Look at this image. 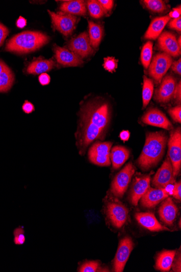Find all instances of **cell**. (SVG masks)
<instances>
[{"label":"cell","instance_id":"cell-1","mask_svg":"<svg viewBox=\"0 0 181 272\" xmlns=\"http://www.w3.org/2000/svg\"><path fill=\"white\" fill-rule=\"evenodd\" d=\"M111 117L108 103L101 101L90 102L83 107L81 114V130L80 145L83 149L104 135Z\"/></svg>","mask_w":181,"mask_h":272},{"label":"cell","instance_id":"cell-2","mask_svg":"<svg viewBox=\"0 0 181 272\" xmlns=\"http://www.w3.org/2000/svg\"><path fill=\"white\" fill-rule=\"evenodd\" d=\"M167 137L163 132L149 133L146 135L145 145L138 160V164L144 170L156 166L165 152Z\"/></svg>","mask_w":181,"mask_h":272},{"label":"cell","instance_id":"cell-3","mask_svg":"<svg viewBox=\"0 0 181 272\" xmlns=\"http://www.w3.org/2000/svg\"><path fill=\"white\" fill-rule=\"evenodd\" d=\"M49 39L44 33L25 31L16 35L8 41L6 50L20 54H28L46 45Z\"/></svg>","mask_w":181,"mask_h":272},{"label":"cell","instance_id":"cell-4","mask_svg":"<svg viewBox=\"0 0 181 272\" xmlns=\"http://www.w3.org/2000/svg\"><path fill=\"white\" fill-rule=\"evenodd\" d=\"M169 160L174 177L178 174L181 166V131L178 128L172 131L168 143Z\"/></svg>","mask_w":181,"mask_h":272},{"label":"cell","instance_id":"cell-5","mask_svg":"<svg viewBox=\"0 0 181 272\" xmlns=\"http://www.w3.org/2000/svg\"><path fill=\"white\" fill-rule=\"evenodd\" d=\"M49 14L51 22L54 28L66 37L70 36L75 29L77 21V17L71 14L59 12L55 13L49 10L47 11Z\"/></svg>","mask_w":181,"mask_h":272},{"label":"cell","instance_id":"cell-6","mask_svg":"<svg viewBox=\"0 0 181 272\" xmlns=\"http://www.w3.org/2000/svg\"><path fill=\"white\" fill-rule=\"evenodd\" d=\"M173 62L171 57L166 53L155 56L149 67V74L157 84H160Z\"/></svg>","mask_w":181,"mask_h":272},{"label":"cell","instance_id":"cell-7","mask_svg":"<svg viewBox=\"0 0 181 272\" xmlns=\"http://www.w3.org/2000/svg\"><path fill=\"white\" fill-rule=\"evenodd\" d=\"M135 172V168L130 163L118 173L112 184L111 191L114 196L118 198L123 197Z\"/></svg>","mask_w":181,"mask_h":272},{"label":"cell","instance_id":"cell-8","mask_svg":"<svg viewBox=\"0 0 181 272\" xmlns=\"http://www.w3.org/2000/svg\"><path fill=\"white\" fill-rule=\"evenodd\" d=\"M112 143H97L90 149L89 156L93 164L100 166H108L111 164L110 150Z\"/></svg>","mask_w":181,"mask_h":272},{"label":"cell","instance_id":"cell-9","mask_svg":"<svg viewBox=\"0 0 181 272\" xmlns=\"http://www.w3.org/2000/svg\"><path fill=\"white\" fill-rule=\"evenodd\" d=\"M68 48L81 58L89 57L93 53L91 46L89 34L84 32L79 36L71 40L68 44Z\"/></svg>","mask_w":181,"mask_h":272},{"label":"cell","instance_id":"cell-10","mask_svg":"<svg viewBox=\"0 0 181 272\" xmlns=\"http://www.w3.org/2000/svg\"><path fill=\"white\" fill-rule=\"evenodd\" d=\"M134 243L130 237H125L120 241L114 260V270L122 272L126 263L134 248Z\"/></svg>","mask_w":181,"mask_h":272},{"label":"cell","instance_id":"cell-11","mask_svg":"<svg viewBox=\"0 0 181 272\" xmlns=\"http://www.w3.org/2000/svg\"><path fill=\"white\" fill-rule=\"evenodd\" d=\"M175 183L173 170L169 158L163 163L152 180L153 186L157 188L165 189Z\"/></svg>","mask_w":181,"mask_h":272},{"label":"cell","instance_id":"cell-12","mask_svg":"<svg viewBox=\"0 0 181 272\" xmlns=\"http://www.w3.org/2000/svg\"><path fill=\"white\" fill-rule=\"evenodd\" d=\"M106 212L112 224L117 228H120L127 220L128 211L122 204L113 201L108 205Z\"/></svg>","mask_w":181,"mask_h":272},{"label":"cell","instance_id":"cell-13","mask_svg":"<svg viewBox=\"0 0 181 272\" xmlns=\"http://www.w3.org/2000/svg\"><path fill=\"white\" fill-rule=\"evenodd\" d=\"M158 47L171 57H176L180 55V47L173 33L169 32L163 33L158 40Z\"/></svg>","mask_w":181,"mask_h":272},{"label":"cell","instance_id":"cell-14","mask_svg":"<svg viewBox=\"0 0 181 272\" xmlns=\"http://www.w3.org/2000/svg\"><path fill=\"white\" fill-rule=\"evenodd\" d=\"M176 87L174 77L167 76L163 79L159 88L155 92L154 99L159 103H167L173 97Z\"/></svg>","mask_w":181,"mask_h":272},{"label":"cell","instance_id":"cell-15","mask_svg":"<svg viewBox=\"0 0 181 272\" xmlns=\"http://www.w3.org/2000/svg\"><path fill=\"white\" fill-rule=\"evenodd\" d=\"M144 124L167 130L172 129L171 122L162 112L156 108L150 109L145 114L142 119Z\"/></svg>","mask_w":181,"mask_h":272},{"label":"cell","instance_id":"cell-16","mask_svg":"<svg viewBox=\"0 0 181 272\" xmlns=\"http://www.w3.org/2000/svg\"><path fill=\"white\" fill-rule=\"evenodd\" d=\"M54 50L58 63L64 66H79L84 63L82 58L67 49L55 46Z\"/></svg>","mask_w":181,"mask_h":272},{"label":"cell","instance_id":"cell-17","mask_svg":"<svg viewBox=\"0 0 181 272\" xmlns=\"http://www.w3.org/2000/svg\"><path fill=\"white\" fill-rule=\"evenodd\" d=\"M150 188L149 175H142L136 178L131 192V202L137 206L139 200Z\"/></svg>","mask_w":181,"mask_h":272},{"label":"cell","instance_id":"cell-18","mask_svg":"<svg viewBox=\"0 0 181 272\" xmlns=\"http://www.w3.org/2000/svg\"><path fill=\"white\" fill-rule=\"evenodd\" d=\"M168 197L165 189L149 188L141 198V205L145 208H153Z\"/></svg>","mask_w":181,"mask_h":272},{"label":"cell","instance_id":"cell-19","mask_svg":"<svg viewBox=\"0 0 181 272\" xmlns=\"http://www.w3.org/2000/svg\"><path fill=\"white\" fill-rule=\"evenodd\" d=\"M135 217L140 224L151 232L170 231L168 228L161 225L152 213H137Z\"/></svg>","mask_w":181,"mask_h":272},{"label":"cell","instance_id":"cell-20","mask_svg":"<svg viewBox=\"0 0 181 272\" xmlns=\"http://www.w3.org/2000/svg\"><path fill=\"white\" fill-rule=\"evenodd\" d=\"M159 212L161 220L167 224L171 225L175 220L178 209L171 198H168L164 201Z\"/></svg>","mask_w":181,"mask_h":272},{"label":"cell","instance_id":"cell-21","mask_svg":"<svg viewBox=\"0 0 181 272\" xmlns=\"http://www.w3.org/2000/svg\"><path fill=\"white\" fill-rule=\"evenodd\" d=\"M170 19L169 15L159 17L154 19L145 34V39L156 40L160 36L164 28H165Z\"/></svg>","mask_w":181,"mask_h":272},{"label":"cell","instance_id":"cell-22","mask_svg":"<svg viewBox=\"0 0 181 272\" xmlns=\"http://www.w3.org/2000/svg\"><path fill=\"white\" fill-rule=\"evenodd\" d=\"M60 9L63 13L74 16H85L86 14V3L82 0L65 2L60 6Z\"/></svg>","mask_w":181,"mask_h":272},{"label":"cell","instance_id":"cell-23","mask_svg":"<svg viewBox=\"0 0 181 272\" xmlns=\"http://www.w3.org/2000/svg\"><path fill=\"white\" fill-rule=\"evenodd\" d=\"M55 66V63L53 59H39L30 64L27 69V73L32 75H41L49 72Z\"/></svg>","mask_w":181,"mask_h":272},{"label":"cell","instance_id":"cell-24","mask_svg":"<svg viewBox=\"0 0 181 272\" xmlns=\"http://www.w3.org/2000/svg\"><path fill=\"white\" fill-rule=\"evenodd\" d=\"M130 151L123 146H115L110 153V160L113 163V168L118 169L127 160Z\"/></svg>","mask_w":181,"mask_h":272},{"label":"cell","instance_id":"cell-25","mask_svg":"<svg viewBox=\"0 0 181 272\" xmlns=\"http://www.w3.org/2000/svg\"><path fill=\"white\" fill-rule=\"evenodd\" d=\"M176 251H165L159 254L156 262V268L162 271L170 270L173 264Z\"/></svg>","mask_w":181,"mask_h":272},{"label":"cell","instance_id":"cell-26","mask_svg":"<svg viewBox=\"0 0 181 272\" xmlns=\"http://www.w3.org/2000/svg\"><path fill=\"white\" fill-rule=\"evenodd\" d=\"M89 37L91 46L92 48L96 49L98 47L102 39L103 29L101 25L89 21Z\"/></svg>","mask_w":181,"mask_h":272},{"label":"cell","instance_id":"cell-27","mask_svg":"<svg viewBox=\"0 0 181 272\" xmlns=\"http://www.w3.org/2000/svg\"><path fill=\"white\" fill-rule=\"evenodd\" d=\"M14 81V74L8 66L2 73L0 74V93H6L9 91Z\"/></svg>","mask_w":181,"mask_h":272},{"label":"cell","instance_id":"cell-28","mask_svg":"<svg viewBox=\"0 0 181 272\" xmlns=\"http://www.w3.org/2000/svg\"><path fill=\"white\" fill-rule=\"evenodd\" d=\"M142 92L143 108L148 106L150 101L153 92V83L150 79L144 76Z\"/></svg>","mask_w":181,"mask_h":272},{"label":"cell","instance_id":"cell-29","mask_svg":"<svg viewBox=\"0 0 181 272\" xmlns=\"http://www.w3.org/2000/svg\"><path fill=\"white\" fill-rule=\"evenodd\" d=\"M87 5L89 13L93 18L99 19L107 13L98 1L91 0L88 2Z\"/></svg>","mask_w":181,"mask_h":272},{"label":"cell","instance_id":"cell-30","mask_svg":"<svg viewBox=\"0 0 181 272\" xmlns=\"http://www.w3.org/2000/svg\"><path fill=\"white\" fill-rule=\"evenodd\" d=\"M153 43L149 41L145 43L141 52V61L143 66L148 69L151 63L152 56Z\"/></svg>","mask_w":181,"mask_h":272},{"label":"cell","instance_id":"cell-31","mask_svg":"<svg viewBox=\"0 0 181 272\" xmlns=\"http://www.w3.org/2000/svg\"><path fill=\"white\" fill-rule=\"evenodd\" d=\"M143 3L149 10L154 13H163L167 9L165 2L162 0H144Z\"/></svg>","mask_w":181,"mask_h":272},{"label":"cell","instance_id":"cell-32","mask_svg":"<svg viewBox=\"0 0 181 272\" xmlns=\"http://www.w3.org/2000/svg\"><path fill=\"white\" fill-rule=\"evenodd\" d=\"M100 263L98 261H87L84 263L79 269L80 272L99 271Z\"/></svg>","mask_w":181,"mask_h":272},{"label":"cell","instance_id":"cell-33","mask_svg":"<svg viewBox=\"0 0 181 272\" xmlns=\"http://www.w3.org/2000/svg\"><path fill=\"white\" fill-rule=\"evenodd\" d=\"M14 242L16 245H22L25 241L24 231L21 226L16 228L13 232Z\"/></svg>","mask_w":181,"mask_h":272},{"label":"cell","instance_id":"cell-34","mask_svg":"<svg viewBox=\"0 0 181 272\" xmlns=\"http://www.w3.org/2000/svg\"><path fill=\"white\" fill-rule=\"evenodd\" d=\"M105 63L103 65L105 69L109 72H114L118 66V60L113 57H108L104 59Z\"/></svg>","mask_w":181,"mask_h":272},{"label":"cell","instance_id":"cell-35","mask_svg":"<svg viewBox=\"0 0 181 272\" xmlns=\"http://www.w3.org/2000/svg\"><path fill=\"white\" fill-rule=\"evenodd\" d=\"M169 113L172 118L175 122H181V107L180 105L174 107L172 108L169 110Z\"/></svg>","mask_w":181,"mask_h":272},{"label":"cell","instance_id":"cell-36","mask_svg":"<svg viewBox=\"0 0 181 272\" xmlns=\"http://www.w3.org/2000/svg\"><path fill=\"white\" fill-rule=\"evenodd\" d=\"M9 33V31L2 24L0 23V47L3 45L5 40Z\"/></svg>","mask_w":181,"mask_h":272},{"label":"cell","instance_id":"cell-37","mask_svg":"<svg viewBox=\"0 0 181 272\" xmlns=\"http://www.w3.org/2000/svg\"><path fill=\"white\" fill-rule=\"evenodd\" d=\"M169 27L178 32L181 31V17L172 20L169 24Z\"/></svg>","mask_w":181,"mask_h":272},{"label":"cell","instance_id":"cell-38","mask_svg":"<svg viewBox=\"0 0 181 272\" xmlns=\"http://www.w3.org/2000/svg\"><path fill=\"white\" fill-rule=\"evenodd\" d=\"M172 196L176 199L180 200L181 199V183L180 181L177 183L174 186L173 190L172 191Z\"/></svg>","mask_w":181,"mask_h":272},{"label":"cell","instance_id":"cell-39","mask_svg":"<svg viewBox=\"0 0 181 272\" xmlns=\"http://www.w3.org/2000/svg\"><path fill=\"white\" fill-rule=\"evenodd\" d=\"M98 2L107 12L110 11L114 7V1L112 0H99Z\"/></svg>","mask_w":181,"mask_h":272},{"label":"cell","instance_id":"cell-40","mask_svg":"<svg viewBox=\"0 0 181 272\" xmlns=\"http://www.w3.org/2000/svg\"><path fill=\"white\" fill-rule=\"evenodd\" d=\"M23 111L27 114L32 113L35 110L34 105L28 101H25L22 106Z\"/></svg>","mask_w":181,"mask_h":272},{"label":"cell","instance_id":"cell-41","mask_svg":"<svg viewBox=\"0 0 181 272\" xmlns=\"http://www.w3.org/2000/svg\"><path fill=\"white\" fill-rule=\"evenodd\" d=\"M171 69L172 71L176 74L180 75H181V59H179L178 60L172 62L171 64Z\"/></svg>","mask_w":181,"mask_h":272},{"label":"cell","instance_id":"cell-42","mask_svg":"<svg viewBox=\"0 0 181 272\" xmlns=\"http://www.w3.org/2000/svg\"><path fill=\"white\" fill-rule=\"evenodd\" d=\"M39 81L42 85H48L50 82V76L46 73L42 74L39 77Z\"/></svg>","mask_w":181,"mask_h":272},{"label":"cell","instance_id":"cell-43","mask_svg":"<svg viewBox=\"0 0 181 272\" xmlns=\"http://www.w3.org/2000/svg\"><path fill=\"white\" fill-rule=\"evenodd\" d=\"M181 83L179 81V83L176 85L173 97L174 99L180 103L181 101Z\"/></svg>","mask_w":181,"mask_h":272},{"label":"cell","instance_id":"cell-44","mask_svg":"<svg viewBox=\"0 0 181 272\" xmlns=\"http://www.w3.org/2000/svg\"><path fill=\"white\" fill-rule=\"evenodd\" d=\"M180 6H179L178 7L174 8L173 10H172V11L169 13V16H170V18L171 17L174 19L178 18V17L180 16Z\"/></svg>","mask_w":181,"mask_h":272},{"label":"cell","instance_id":"cell-45","mask_svg":"<svg viewBox=\"0 0 181 272\" xmlns=\"http://www.w3.org/2000/svg\"><path fill=\"white\" fill-rule=\"evenodd\" d=\"M27 25V20L22 16H20L19 19L16 21V26L20 29L24 28Z\"/></svg>","mask_w":181,"mask_h":272},{"label":"cell","instance_id":"cell-46","mask_svg":"<svg viewBox=\"0 0 181 272\" xmlns=\"http://www.w3.org/2000/svg\"><path fill=\"white\" fill-rule=\"evenodd\" d=\"M120 137L124 141H126V140H128L129 137H130V134H129L127 131H123L120 133Z\"/></svg>","mask_w":181,"mask_h":272},{"label":"cell","instance_id":"cell-47","mask_svg":"<svg viewBox=\"0 0 181 272\" xmlns=\"http://www.w3.org/2000/svg\"><path fill=\"white\" fill-rule=\"evenodd\" d=\"M7 67L4 61L0 60V74L2 73Z\"/></svg>","mask_w":181,"mask_h":272},{"label":"cell","instance_id":"cell-48","mask_svg":"<svg viewBox=\"0 0 181 272\" xmlns=\"http://www.w3.org/2000/svg\"><path fill=\"white\" fill-rule=\"evenodd\" d=\"M177 40L178 44L180 47H181V37H180V36L179 37L178 39Z\"/></svg>","mask_w":181,"mask_h":272}]
</instances>
